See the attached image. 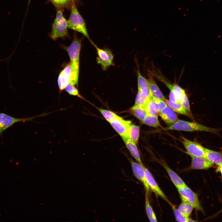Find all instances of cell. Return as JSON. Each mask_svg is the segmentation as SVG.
I'll use <instances>...</instances> for the list:
<instances>
[{"mask_svg": "<svg viewBox=\"0 0 222 222\" xmlns=\"http://www.w3.org/2000/svg\"><path fill=\"white\" fill-rule=\"evenodd\" d=\"M170 205L173 210L176 220L177 221L184 222L195 221V220L189 217H186L183 215L179 211L175 206L172 203H171Z\"/></svg>", "mask_w": 222, "mask_h": 222, "instance_id": "cell-27", "label": "cell"}, {"mask_svg": "<svg viewBox=\"0 0 222 222\" xmlns=\"http://www.w3.org/2000/svg\"><path fill=\"white\" fill-rule=\"evenodd\" d=\"M167 130H176L185 131H204L219 135L221 129H216L206 126L194 122H189L178 120L171 126L165 128Z\"/></svg>", "mask_w": 222, "mask_h": 222, "instance_id": "cell-3", "label": "cell"}, {"mask_svg": "<svg viewBox=\"0 0 222 222\" xmlns=\"http://www.w3.org/2000/svg\"><path fill=\"white\" fill-rule=\"evenodd\" d=\"M165 101L167 105L175 112L189 117H192L191 114L188 112L179 103H174L168 100H166Z\"/></svg>", "mask_w": 222, "mask_h": 222, "instance_id": "cell-22", "label": "cell"}, {"mask_svg": "<svg viewBox=\"0 0 222 222\" xmlns=\"http://www.w3.org/2000/svg\"><path fill=\"white\" fill-rule=\"evenodd\" d=\"M216 170L217 172H219L221 174L222 178V164L218 166Z\"/></svg>", "mask_w": 222, "mask_h": 222, "instance_id": "cell-36", "label": "cell"}, {"mask_svg": "<svg viewBox=\"0 0 222 222\" xmlns=\"http://www.w3.org/2000/svg\"><path fill=\"white\" fill-rule=\"evenodd\" d=\"M152 98L151 94L149 87L138 90L135 98V105L145 107Z\"/></svg>", "mask_w": 222, "mask_h": 222, "instance_id": "cell-16", "label": "cell"}, {"mask_svg": "<svg viewBox=\"0 0 222 222\" xmlns=\"http://www.w3.org/2000/svg\"><path fill=\"white\" fill-rule=\"evenodd\" d=\"M57 10L55 18L49 35L54 40H56L59 38L64 39L69 37L67 20L64 16L62 9H57Z\"/></svg>", "mask_w": 222, "mask_h": 222, "instance_id": "cell-4", "label": "cell"}, {"mask_svg": "<svg viewBox=\"0 0 222 222\" xmlns=\"http://www.w3.org/2000/svg\"><path fill=\"white\" fill-rule=\"evenodd\" d=\"M72 73V68L69 62L64 65L63 69L60 72L58 76L57 83L60 94L70 82Z\"/></svg>", "mask_w": 222, "mask_h": 222, "instance_id": "cell-9", "label": "cell"}, {"mask_svg": "<svg viewBox=\"0 0 222 222\" xmlns=\"http://www.w3.org/2000/svg\"><path fill=\"white\" fill-rule=\"evenodd\" d=\"M193 208V207L191 204L182 202L178 209L183 215L188 218L191 214Z\"/></svg>", "mask_w": 222, "mask_h": 222, "instance_id": "cell-25", "label": "cell"}, {"mask_svg": "<svg viewBox=\"0 0 222 222\" xmlns=\"http://www.w3.org/2000/svg\"><path fill=\"white\" fill-rule=\"evenodd\" d=\"M158 114L163 121L168 124H172L178 120L175 112L168 106L159 112Z\"/></svg>", "mask_w": 222, "mask_h": 222, "instance_id": "cell-15", "label": "cell"}, {"mask_svg": "<svg viewBox=\"0 0 222 222\" xmlns=\"http://www.w3.org/2000/svg\"><path fill=\"white\" fill-rule=\"evenodd\" d=\"M173 90L177 100L179 103L186 95L185 91L178 85L175 84H173Z\"/></svg>", "mask_w": 222, "mask_h": 222, "instance_id": "cell-29", "label": "cell"}, {"mask_svg": "<svg viewBox=\"0 0 222 222\" xmlns=\"http://www.w3.org/2000/svg\"><path fill=\"white\" fill-rule=\"evenodd\" d=\"M142 123L154 128H158L161 126L158 116L148 114Z\"/></svg>", "mask_w": 222, "mask_h": 222, "instance_id": "cell-24", "label": "cell"}, {"mask_svg": "<svg viewBox=\"0 0 222 222\" xmlns=\"http://www.w3.org/2000/svg\"><path fill=\"white\" fill-rule=\"evenodd\" d=\"M149 87L150 90L152 97L155 99H160L165 101V97L159 89L153 78L152 74H148Z\"/></svg>", "mask_w": 222, "mask_h": 222, "instance_id": "cell-17", "label": "cell"}, {"mask_svg": "<svg viewBox=\"0 0 222 222\" xmlns=\"http://www.w3.org/2000/svg\"><path fill=\"white\" fill-rule=\"evenodd\" d=\"M137 79L138 90L149 87L148 80L142 76L139 69L137 71Z\"/></svg>", "mask_w": 222, "mask_h": 222, "instance_id": "cell-30", "label": "cell"}, {"mask_svg": "<svg viewBox=\"0 0 222 222\" xmlns=\"http://www.w3.org/2000/svg\"><path fill=\"white\" fill-rule=\"evenodd\" d=\"M146 179L148 186L153 191L166 201L169 205L171 203L160 188L152 175L144 165L143 166Z\"/></svg>", "mask_w": 222, "mask_h": 222, "instance_id": "cell-12", "label": "cell"}, {"mask_svg": "<svg viewBox=\"0 0 222 222\" xmlns=\"http://www.w3.org/2000/svg\"><path fill=\"white\" fill-rule=\"evenodd\" d=\"M179 104H181L188 112L191 114L189 101L187 95L184 97Z\"/></svg>", "mask_w": 222, "mask_h": 222, "instance_id": "cell-33", "label": "cell"}, {"mask_svg": "<svg viewBox=\"0 0 222 222\" xmlns=\"http://www.w3.org/2000/svg\"><path fill=\"white\" fill-rule=\"evenodd\" d=\"M65 90L70 95L77 96L81 99L84 98L79 94L78 89L75 85L69 83L65 88Z\"/></svg>", "mask_w": 222, "mask_h": 222, "instance_id": "cell-32", "label": "cell"}, {"mask_svg": "<svg viewBox=\"0 0 222 222\" xmlns=\"http://www.w3.org/2000/svg\"><path fill=\"white\" fill-rule=\"evenodd\" d=\"M82 39L78 38L76 33L73 34L72 40L68 46L62 47L68 52L72 68V73L70 83L78 86L80 69V56Z\"/></svg>", "mask_w": 222, "mask_h": 222, "instance_id": "cell-1", "label": "cell"}, {"mask_svg": "<svg viewBox=\"0 0 222 222\" xmlns=\"http://www.w3.org/2000/svg\"><path fill=\"white\" fill-rule=\"evenodd\" d=\"M191 157V163L189 167L191 170H207L214 165L204 157Z\"/></svg>", "mask_w": 222, "mask_h": 222, "instance_id": "cell-13", "label": "cell"}, {"mask_svg": "<svg viewBox=\"0 0 222 222\" xmlns=\"http://www.w3.org/2000/svg\"><path fill=\"white\" fill-rule=\"evenodd\" d=\"M182 142L187 150V153L191 156L204 157L206 148L200 144L190 141L182 137Z\"/></svg>", "mask_w": 222, "mask_h": 222, "instance_id": "cell-8", "label": "cell"}, {"mask_svg": "<svg viewBox=\"0 0 222 222\" xmlns=\"http://www.w3.org/2000/svg\"><path fill=\"white\" fill-rule=\"evenodd\" d=\"M109 123L121 137L126 136L128 128L131 124V121L125 120L117 115Z\"/></svg>", "mask_w": 222, "mask_h": 222, "instance_id": "cell-10", "label": "cell"}, {"mask_svg": "<svg viewBox=\"0 0 222 222\" xmlns=\"http://www.w3.org/2000/svg\"><path fill=\"white\" fill-rule=\"evenodd\" d=\"M154 99L156 103L158 113L168 106L164 101L160 99Z\"/></svg>", "mask_w": 222, "mask_h": 222, "instance_id": "cell-34", "label": "cell"}, {"mask_svg": "<svg viewBox=\"0 0 222 222\" xmlns=\"http://www.w3.org/2000/svg\"><path fill=\"white\" fill-rule=\"evenodd\" d=\"M57 9L70 10L72 0H50Z\"/></svg>", "mask_w": 222, "mask_h": 222, "instance_id": "cell-28", "label": "cell"}, {"mask_svg": "<svg viewBox=\"0 0 222 222\" xmlns=\"http://www.w3.org/2000/svg\"><path fill=\"white\" fill-rule=\"evenodd\" d=\"M148 114L158 116V112L154 99L151 98L144 107Z\"/></svg>", "mask_w": 222, "mask_h": 222, "instance_id": "cell-26", "label": "cell"}, {"mask_svg": "<svg viewBox=\"0 0 222 222\" xmlns=\"http://www.w3.org/2000/svg\"><path fill=\"white\" fill-rule=\"evenodd\" d=\"M161 163L167 172L171 180L177 188L187 185L178 175L172 170L166 163L162 162H161Z\"/></svg>", "mask_w": 222, "mask_h": 222, "instance_id": "cell-18", "label": "cell"}, {"mask_svg": "<svg viewBox=\"0 0 222 222\" xmlns=\"http://www.w3.org/2000/svg\"><path fill=\"white\" fill-rule=\"evenodd\" d=\"M169 98V100L172 102L175 103H178L175 97L173 90L170 91Z\"/></svg>", "mask_w": 222, "mask_h": 222, "instance_id": "cell-35", "label": "cell"}, {"mask_svg": "<svg viewBox=\"0 0 222 222\" xmlns=\"http://www.w3.org/2000/svg\"><path fill=\"white\" fill-rule=\"evenodd\" d=\"M70 10V14L67 20L68 28L82 34L92 43L88 33L85 22L77 9L75 0H72Z\"/></svg>", "mask_w": 222, "mask_h": 222, "instance_id": "cell-2", "label": "cell"}, {"mask_svg": "<svg viewBox=\"0 0 222 222\" xmlns=\"http://www.w3.org/2000/svg\"><path fill=\"white\" fill-rule=\"evenodd\" d=\"M140 126L131 124L126 134V136L134 142L136 144L138 142L140 134Z\"/></svg>", "mask_w": 222, "mask_h": 222, "instance_id": "cell-21", "label": "cell"}, {"mask_svg": "<svg viewBox=\"0 0 222 222\" xmlns=\"http://www.w3.org/2000/svg\"><path fill=\"white\" fill-rule=\"evenodd\" d=\"M52 113H43L35 116L25 118H17L4 113H0V136L6 129L16 123L31 121L35 118L45 116Z\"/></svg>", "mask_w": 222, "mask_h": 222, "instance_id": "cell-6", "label": "cell"}, {"mask_svg": "<svg viewBox=\"0 0 222 222\" xmlns=\"http://www.w3.org/2000/svg\"><path fill=\"white\" fill-rule=\"evenodd\" d=\"M204 158L218 166L222 164V152L217 151L206 148Z\"/></svg>", "mask_w": 222, "mask_h": 222, "instance_id": "cell-19", "label": "cell"}, {"mask_svg": "<svg viewBox=\"0 0 222 222\" xmlns=\"http://www.w3.org/2000/svg\"><path fill=\"white\" fill-rule=\"evenodd\" d=\"M97 108L104 118L109 123L112 121L117 115L114 113L112 111L100 108Z\"/></svg>", "mask_w": 222, "mask_h": 222, "instance_id": "cell-31", "label": "cell"}, {"mask_svg": "<svg viewBox=\"0 0 222 222\" xmlns=\"http://www.w3.org/2000/svg\"><path fill=\"white\" fill-rule=\"evenodd\" d=\"M182 202L191 205L196 209L204 213V211L199 201L197 195L187 185L177 188Z\"/></svg>", "mask_w": 222, "mask_h": 222, "instance_id": "cell-5", "label": "cell"}, {"mask_svg": "<svg viewBox=\"0 0 222 222\" xmlns=\"http://www.w3.org/2000/svg\"><path fill=\"white\" fill-rule=\"evenodd\" d=\"M92 44L97 51V62L101 65L103 69L105 70L109 67L113 65V55L111 50L108 49L100 48L93 43Z\"/></svg>", "mask_w": 222, "mask_h": 222, "instance_id": "cell-7", "label": "cell"}, {"mask_svg": "<svg viewBox=\"0 0 222 222\" xmlns=\"http://www.w3.org/2000/svg\"></svg>", "mask_w": 222, "mask_h": 222, "instance_id": "cell-39", "label": "cell"}, {"mask_svg": "<svg viewBox=\"0 0 222 222\" xmlns=\"http://www.w3.org/2000/svg\"><path fill=\"white\" fill-rule=\"evenodd\" d=\"M221 212H222V208L221 209V210L219 212H218L217 213V214L219 213H220Z\"/></svg>", "mask_w": 222, "mask_h": 222, "instance_id": "cell-37", "label": "cell"}, {"mask_svg": "<svg viewBox=\"0 0 222 222\" xmlns=\"http://www.w3.org/2000/svg\"><path fill=\"white\" fill-rule=\"evenodd\" d=\"M131 113L139 121L142 122L147 113L144 107L135 105L130 109Z\"/></svg>", "mask_w": 222, "mask_h": 222, "instance_id": "cell-20", "label": "cell"}, {"mask_svg": "<svg viewBox=\"0 0 222 222\" xmlns=\"http://www.w3.org/2000/svg\"><path fill=\"white\" fill-rule=\"evenodd\" d=\"M127 149L137 162L143 165L136 143L126 136L121 137Z\"/></svg>", "mask_w": 222, "mask_h": 222, "instance_id": "cell-14", "label": "cell"}, {"mask_svg": "<svg viewBox=\"0 0 222 222\" xmlns=\"http://www.w3.org/2000/svg\"><path fill=\"white\" fill-rule=\"evenodd\" d=\"M130 162L134 176L142 183L144 186L146 191L148 193L150 189L146 181L143 167L144 165L142 166L139 163L135 162L132 159L130 160Z\"/></svg>", "mask_w": 222, "mask_h": 222, "instance_id": "cell-11", "label": "cell"}, {"mask_svg": "<svg viewBox=\"0 0 222 222\" xmlns=\"http://www.w3.org/2000/svg\"><path fill=\"white\" fill-rule=\"evenodd\" d=\"M148 193L146 191L145 208L147 215L150 222H157L156 217L150 202Z\"/></svg>", "mask_w": 222, "mask_h": 222, "instance_id": "cell-23", "label": "cell"}, {"mask_svg": "<svg viewBox=\"0 0 222 222\" xmlns=\"http://www.w3.org/2000/svg\"><path fill=\"white\" fill-rule=\"evenodd\" d=\"M30 1H31V0H29L28 4H29V3L30 2Z\"/></svg>", "mask_w": 222, "mask_h": 222, "instance_id": "cell-38", "label": "cell"}]
</instances>
